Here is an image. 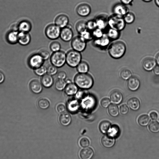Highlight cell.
Instances as JSON below:
<instances>
[{"mask_svg": "<svg viewBox=\"0 0 159 159\" xmlns=\"http://www.w3.org/2000/svg\"><path fill=\"white\" fill-rule=\"evenodd\" d=\"M74 81L79 88L87 90L93 86L94 82L93 77L87 73L77 74L74 77Z\"/></svg>", "mask_w": 159, "mask_h": 159, "instance_id": "1", "label": "cell"}, {"mask_svg": "<svg viewBox=\"0 0 159 159\" xmlns=\"http://www.w3.org/2000/svg\"><path fill=\"white\" fill-rule=\"evenodd\" d=\"M108 50L111 57L114 59H119L122 57L125 53L126 45L121 41H116L109 45Z\"/></svg>", "mask_w": 159, "mask_h": 159, "instance_id": "2", "label": "cell"}, {"mask_svg": "<svg viewBox=\"0 0 159 159\" xmlns=\"http://www.w3.org/2000/svg\"><path fill=\"white\" fill-rule=\"evenodd\" d=\"M108 24L110 28L120 31L125 28L126 23L123 16L114 14L108 18Z\"/></svg>", "mask_w": 159, "mask_h": 159, "instance_id": "3", "label": "cell"}, {"mask_svg": "<svg viewBox=\"0 0 159 159\" xmlns=\"http://www.w3.org/2000/svg\"><path fill=\"white\" fill-rule=\"evenodd\" d=\"M81 60L82 55L80 52L72 49L66 53V63L70 67H76Z\"/></svg>", "mask_w": 159, "mask_h": 159, "instance_id": "4", "label": "cell"}, {"mask_svg": "<svg viewBox=\"0 0 159 159\" xmlns=\"http://www.w3.org/2000/svg\"><path fill=\"white\" fill-rule=\"evenodd\" d=\"M66 53L61 50L53 52L50 56L52 64L57 68L63 66L66 63Z\"/></svg>", "mask_w": 159, "mask_h": 159, "instance_id": "5", "label": "cell"}, {"mask_svg": "<svg viewBox=\"0 0 159 159\" xmlns=\"http://www.w3.org/2000/svg\"><path fill=\"white\" fill-rule=\"evenodd\" d=\"M61 28L55 24L48 25L45 30L46 36L51 40H56L60 37Z\"/></svg>", "mask_w": 159, "mask_h": 159, "instance_id": "6", "label": "cell"}, {"mask_svg": "<svg viewBox=\"0 0 159 159\" xmlns=\"http://www.w3.org/2000/svg\"><path fill=\"white\" fill-rule=\"evenodd\" d=\"M80 102V108L85 112H88L92 110L95 107L96 104V98L94 97L90 94Z\"/></svg>", "mask_w": 159, "mask_h": 159, "instance_id": "7", "label": "cell"}, {"mask_svg": "<svg viewBox=\"0 0 159 159\" xmlns=\"http://www.w3.org/2000/svg\"><path fill=\"white\" fill-rule=\"evenodd\" d=\"M87 42L80 36H76L71 40V45L72 49L79 52L84 51L86 47Z\"/></svg>", "mask_w": 159, "mask_h": 159, "instance_id": "8", "label": "cell"}, {"mask_svg": "<svg viewBox=\"0 0 159 159\" xmlns=\"http://www.w3.org/2000/svg\"><path fill=\"white\" fill-rule=\"evenodd\" d=\"M66 108L70 113L77 112L80 108V101L75 98L68 99L66 103Z\"/></svg>", "mask_w": 159, "mask_h": 159, "instance_id": "9", "label": "cell"}, {"mask_svg": "<svg viewBox=\"0 0 159 159\" xmlns=\"http://www.w3.org/2000/svg\"><path fill=\"white\" fill-rule=\"evenodd\" d=\"M73 32L70 26H67L61 29L60 37L64 42H68L73 38Z\"/></svg>", "mask_w": 159, "mask_h": 159, "instance_id": "10", "label": "cell"}, {"mask_svg": "<svg viewBox=\"0 0 159 159\" xmlns=\"http://www.w3.org/2000/svg\"><path fill=\"white\" fill-rule=\"evenodd\" d=\"M44 60L38 53L32 56L30 58L29 63L30 66L34 69L43 65Z\"/></svg>", "mask_w": 159, "mask_h": 159, "instance_id": "11", "label": "cell"}, {"mask_svg": "<svg viewBox=\"0 0 159 159\" xmlns=\"http://www.w3.org/2000/svg\"><path fill=\"white\" fill-rule=\"evenodd\" d=\"M77 14L81 17H85L88 16L91 12L90 6L87 3H83L78 5L76 9Z\"/></svg>", "mask_w": 159, "mask_h": 159, "instance_id": "12", "label": "cell"}, {"mask_svg": "<svg viewBox=\"0 0 159 159\" xmlns=\"http://www.w3.org/2000/svg\"><path fill=\"white\" fill-rule=\"evenodd\" d=\"M69 22L68 16L64 14H61L56 16L54 20V24L62 29L67 26Z\"/></svg>", "mask_w": 159, "mask_h": 159, "instance_id": "13", "label": "cell"}, {"mask_svg": "<svg viewBox=\"0 0 159 159\" xmlns=\"http://www.w3.org/2000/svg\"><path fill=\"white\" fill-rule=\"evenodd\" d=\"M112 10L114 14L123 17L129 12V9L126 5L121 3L115 4Z\"/></svg>", "mask_w": 159, "mask_h": 159, "instance_id": "14", "label": "cell"}, {"mask_svg": "<svg viewBox=\"0 0 159 159\" xmlns=\"http://www.w3.org/2000/svg\"><path fill=\"white\" fill-rule=\"evenodd\" d=\"M156 61L153 57H148L144 59L142 62L143 68L148 71L152 70L156 65Z\"/></svg>", "mask_w": 159, "mask_h": 159, "instance_id": "15", "label": "cell"}, {"mask_svg": "<svg viewBox=\"0 0 159 159\" xmlns=\"http://www.w3.org/2000/svg\"><path fill=\"white\" fill-rule=\"evenodd\" d=\"M78 87L76 85L71 82L67 83L64 92L68 96L75 95L78 91Z\"/></svg>", "mask_w": 159, "mask_h": 159, "instance_id": "16", "label": "cell"}, {"mask_svg": "<svg viewBox=\"0 0 159 159\" xmlns=\"http://www.w3.org/2000/svg\"><path fill=\"white\" fill-rule=\"evenodd\" d=\"M110 39L107 35H103L101 38L95 39L94 43L95 45L101 48H105L107 47L110 42Z\"/></svg>", "mask_w": 159, "mask_h": 159, "instance_id": "17", "label": "cell"}, {"mask_svg": "<svg viewBox=\"0 0 159 159\" xmlns=\"http://www.w3.org/2000/svg\"><path fill=\"white\" fill-rule=\"evenodd\" d=\"M31 90L35 94H39L43 90V85L39 80H32L29 84Z\"/></svg>", "mask_w": 159, "mask_h": 159, "instance_id": "18", "label": "cell"}, {"mask_svg": "<svg viewBox=\"0 0 159 159\" xmlns=\"http://www.w3.org/2000/svg\"><path fill=\"white\" fill-rule=\"evenodd\" d=\"M95 20L97 27L102 30L108 25V18L105 16L102 15L98 16Z\"/></svg>", "mask_w": 159, "mask_h": 159, "instance_id": "19", "label": "cell"}, {"mask_svg": "<svg viewBox=\"0 0 159 159\" xmlns=\"http://www.w3.org/2000/svg\"><path fill=\"white\" fill-rule=\"evenodd\" d=\"M140 82L139 79L135 77H132L129 78L127 81V86L130 90L134 91L139 88Z\"/></svg>", "mask_w": 159, "mask_h": 159, "instance_id": "20", "label": "cell"}, {"mask_svg": "<svg viewBox=\"0 0 159 159\" xmlns=\"http://www.w3.org/2000/svg\"><path fill=\"white\" fill-rule=\"evenodd\" d=\"M115 138L108 134L103 136L101 139V143L102 145L107 148L113 147L115 144Z\"/></svg>", "mask_w": 159, "mask_h": 159, "instance_id": "21", "label": "cell"}, {"mask_svg": "<svg viewBox=\"0 0 159 159\" xmlns=\"http://www.w3.org/2000/svg\"><path fill=\"white\" fill-rule=\"evenodd\" d=\"M59 120L61 125L67 126L70 124L72 118L70 115L69 113L64 112L61 114L59 117Z\"/></svg>", "mask_w": 159, "mask_h": 159, "instance_id": "22", "label": "cell"}, {"mask_svg": "<svg viewBox=\"0 0 159 159\" xmlns=\"http://www.w3.org/2000/svg\"><path fill=\"white\" fill-rule=\"evenodd\" d=\"M94 152L91 148H86L82 149L80 152L79 155L81 159H91L93 157Z\"/></svg>", "mask_w": 159, "mask_h": 159, "instance_id": "23", "label": "cell"}, {"mask_svg": "<svg viewBox=\"0 0 159 159\" xmlns=\"http://www.w3.org/2000/svg\"><path fill=\"white\" fill-rule=\"evenodd\" d=\"M41 82L43 86L46 88H49L53 85L54 80L52 76L47 74L42 76Z\"/></svg>", "mask_w": 159, "mask_h": 159, "instance_id": "24", "label": "cell"}, {"mask_svg": "<svg viewBox=\"0 0 159 159\" xmlns=\"http://www.w3.org/2000/svg\"><path fill=\"white\" fill-rule=\"evenodd\" d=\"M110 98L111 101L113 103L119 104L122 102L123 96L120 92L115 90L111 93L110 95Z\"/></svg>", "mask_w": 159, "mask_h": 159, "instance_id": "25", "label": "cell"}, {"mask_svg": "<svg viewBox=\"0 0 159 159\" xmlns=\"http://www.w3.org/2000/svg\"><path fill=\"white\" fill-rule=\"evenodd\" d=\"M31 37L28 33L20 32L18 33V41L21 45H25L30 42Z\"/></svg>", "mask_w": 159, "mask_h": 159, "instance_id": "26", "label": "cell"}, {"mask_svg": "<svg viewBox=\"0 0 159 159\" xmlns=\"http://www.w3.org/2000/svg\"><path fill=\"white\" fill-rule=\"evenodd\" d=\"M127 104L131 110L134 111L138 110L140 105L139 100L135 97L129 99L127 101Z\"/></svg>", "mask_w": 159, "mask_h": 159, "instance_id": "27", "label": "cell"}, {"mask_svg": "<svg viewBox=\"0 0 159 159\" xmlns=\"http://www.w3.org/2000/svg\"><path fill=\"white\" fill-rule=\"evenodd\" d=\"M120 129L119 126L114 125H111L108 131L107 134L114 138H117L120 134Z\"/></svg>", "mask_w": 159, "mask_h": 159, "instance_id": "28", "label": "cell"}, {"mask_svg": "<svg viewBox=\"0 0 159 159\" xmlns=\"http://www.w3.org/2000/svg\"><path fill=\"white\" fill-rule=\"evenodd\" d=\"M110 122L107 120H104L101 122L99 126L100 131L102 134L107 133L111 126Z\"/></svg>", "mask_w": 159, "mask_h": 159, "instance_id": "29", "label": "cell"}, {"mask_svg": "<svg viewBox=\"0 0 159 159\" xmlns=\"http://www.w3.org/2000/svg\"><path fill=\"white\" fill-rule=\"evenodd\" d=\"M31 23L28 21H23L19 24L18 28L20 32L28 33L31 29Z\"/></svg>", "mask_w": 159, "mask_h": 159, "instance_id": "30", "label": "cell"}, {"mask_svg": "<svg viewBox=\"0 0 159 159\" xmlns=\"http://www.w3.org/2000/svg\"><path fill=\"white\" fill-rule=\"evenodd\" d=\"M89 69L88 63L85 61H81L76 67V70L79 73H87Z\"/></svg>", "mask_w": 159, "mask_h": 159, "instance_id": "31", "label": "cell"}, {"mask_svg": "<svg viewBox=\"0 0 159 159\" xmlns=\"http://www.w3.org/2000/svg\"><path fill=\"white\" fill-rule=\"evenodd\" d=\"M107 35L110 39L116 40L120 36V31L110 28L107 31Z\"/></svg>", "mask_w": 159, "mask_h": 159, "instance_id": "32", "label": "cell"}, {"mask_svg": "<svg viewBox=\"0 0 159 159\" xmlns=\"http://www.w3.org/2000/svg\"><path fill=\"white\" fill-rule=\"evenodd\" d=\"M7 39L10 43L14 44L18 41V33L16 31H11L7 34Z\"/></svg>", "mask_w": 159, "mask_h": 159, "instance_id": "33", "label": "cell"}, {"mask_svg": "<svg viewBox=\"0 0 159 159\" xmlns=\"http://www.w3.org/2000/svg\"><path fill=\"white\" fill-rule=\"evenodd\" d=\"M75 28L77 32L80 34L87 30L86 22L83 20L79 21L76 23Z\"/></svg>", "mask_w": 159, "mask_h": 159, "instance_id": "34", "label": "cell"}, {"mask_svg": "<svg viewBox=\"0 0 159 159\" xmlns=\"http://www.w3.org/2000/svg\"><path fill=\"white\" fill-rule=\"evenodd\" d=\"M108 111L110 115L114 117L117 116L119 114L118 107L116 104H110L108 108Z\"/></svg>", "mask_w": 159, "mask_h": 159, "instance_id": "35", "label": "cell"}, {"mask_svg": "<svg viewBox=\"0 0 159 159\" xmlns=\"http://www.w3.org/2000/svg\"><path fill=\"white\" fill-rule=\"evenodd\" d=\"M150 121L149 116L147 115L143 114L140 116L138 118V124L142 126L147 125Z\"/></svg>", "mask_w": 159, "mask_h": 159, "instance_id": "36", "label": "cell"}, {"mask_svg": "<svg viewBox=\"0 0 159 159\" xmlns=\"http://www.w3.org/2000/svg\"><path fill=\"white\" fill-rule=\"evenodd\" d=\"M79 36L86 42L91 40L93 38L92 31L88 30H87L80 33Z\"/></svg>", "mask_w": 159, "mask_h": 159, "instance_id": "37", "label": "cell"}, {"mask_svg": "<svg viewBox=\"0 0 159 159\" xmlns=\"http://www.w3.org/2000/svg\"><path fill=\"white\" fill-rule=\"evenodd\" d=\"M67 84L65 80L58 79L55 83V87L57 91H61L64 89Z\"/></svg>", "mask_w": 159, "mask_h": 159, "instance_id": "38", "label": "cell"}, {"mask_svg": "<svg viewBox=\"0 0 159 159\" xmlns=\"http://www.w3.org/2000/svg\"><path fill=\"white\" fill-rule=\"evenodd\" d=\"M38 105L40 109L45 110L48 109L49 107L50 103L47 99L42 98L38 100Z\"/></svg>", "mask_w": 159, "mask_h": 159, "instance_id": "39", "label": "cell"}, {"mask_svg": "<svg viewBox=\"0 0 159 159\" xmlns=\"http://www.w3.org/2000/svg\"><path fill=\"white\" fill-rule=\"evenodd\" d=\"M89 93L87 89H81L78 90L75 95V98L80 101L87 97Z\"/></svg>", "mask_w": 159, "mask_h": 159, "instance_id": "40", "label": "cell"}, {"mask_svg": "<svg viewBox=\"0 0 159 159\" xmlns=\"http://www.w3.org/2000/svg\"><path fill=\"white\" fill-rule=\"evenodd\" d=\"M149 130L153 133H159V122L157 121L151 122L148 126Z\"/></svg>", "mask_w": 159, "mask_h": 159, "instance_id": "41", "label": "cell"}, {"mask_svg": "<svg viewBox=\"0 0 159 159\" xmlns=\"http://www.w3.org/2000/svg\"><path fill=\"white\" fill-rule=\"evenodd\" d=\"M123 18L126 23L131 24L134 21L135 16L133 13L129 12L123 16Z\"/></svg>", "mask_w": 159, "mask_h": 159, "instance_id": "42", "label": "cell"}, {"mask_svg": "<svg viewBox=\"0 0 159 159\" xmlns=\"http://www.w3.org/2000/svg\"><path fill=\"white\" fill-rule=\"evenodd\" d=\"M49 48L53 52H57L60 50L61 45L60 43L57 41H53L50 44Z\"/></svg>", "mask_w": 159, "mask_h": 159, "instance_id": "43", "label": "cell"}, {"mask_svg": "<svg viewBox=\"0 0 159 159\" xmlns=\"http://www.w3.org/2000/svg\"><path fill=\"white\" fill-rule=\"evenodd\" d=\"M47 68L43 65L34 70V72L36 74L39 76H43L46 74Z\"/></svg>", "mask_w": 159, "mask_h": 159, "instance_id": "44", "label": "cell"}, {"mask_svg": "<svg viewBox=\"0 0 159 159\" xmlns=\"http://www.w3.org/2000/svg\"><path fill=\"white\" fill-rule=\"evenodd\" d=\"M103 30L98 28L92 31L93 38L95 39H99L104 35Z\"/></svg>", "mask_w": 159, "mask_h": 159, "instance_id": "45", "label": "cell"}, {"mask_svg": "<svg viewBox=\"0 0 159 159\" xmlns=\"http://www.w3.org/2000/svg\"><path fill=\"white\" fill-rule=\"evenodd\" d=\"M132 74L129 70L125 69L122 70L120 73L121 77L124 80H127L130 78Z\"/></svg>", "mask_w": 159, "mask_h": 159, "instance_id": "46", "label": "cell"}, {"mask_svg": "<svg viewBox=\"0 0 159 159\" xmlns=\"http://www.w3.org/2000/svg\"><path fill=\"white\" fill-rule=\"evenodd\" d=\"M86 25L87 30L91 31H93L97 28L95 20H88L86 22Z\"/></svg>", "mask_w": 159, "mask_h": 159, "instance_id": "47", "label": "cell"}, {"mask_svg": "<svg viewBox=\"0 0 159 159\" xmlns=\"http://www.w3.org/2000/svg\"><path fill=\"white\" fill-rule=\"evenodd\" d=\"M80 146L83 148L88 147L90 144V142L89 139L86 137H83L80 139L79 141Z\"/></svg>", "mask_w": 159, "mask_h": 159, "instance_id": "48", "label": "cell"}, {"mask_svg": "<svg viewBox=\"0 0 159 159\" xmlns=\"http://www.w3.org/2000/svg\"><path fill=\"white\" fill-rule=\"evenodd\" d=\"M57 68L52 65L47 68V73L52 76L57 74Z\"/></svg>", "mask_w": 159, "mask_h": 159, "instance_id": "49", "label": "cell"}, {"mask_svg": "<svg viewBox=\"0 0 159 159\" xmlns=\"http://www.w3.org/2000/svg\"><path fill=\"white\" fill-rule=\"evenodd\" d=\"M38 53L41 56L44 60H48L50 57V54L48 50L45 49H41Z\"/></svg>", "mask_w": 159, "mask_h": 159, "instance_id": "50", "label": "cell"}, {"mask_svg": "<svg viewBox=\"0 0 159 159\" xmlns=\"http://www.w3.org/2000/svg\"><path fill=\"white\" fill-rule=\"evenodd\" d=\"M110 99L106 98L102 99L100 102L101 105L102 107L105 108L108 107L110 104Z\"/></svg>", "mask_w": 159, "mask_h": 159, "instance_id": "51", "label": "cell"}, {"mask_svg": "<svg viewBox=\"0 0 159 159\" xmlns=\"http://www.w3.org/2000/svg\"><path fill=\"white\" fill-rule=\"evenodd\" d=\"M129 109L128 106L125 104L122 105L120 107V113L123 115H125L128 113Z\"/></svg>", "mask_w": 159, "mask_h": 159, "instance_id": "52", "label": "cell"}, {"mask_svg": "<svg viewBox=\"0 0 159 159\" xmlns=\"http://www.w3.org/2000/svg\"><path fill=\"white\" fill-rule=\"evenodd\" d=\"M66 108L65 106L62 103H59L57 105L56 107L57 111L61 114L65 112Z\"/></svg>", "mask_w": 159, "mask_h": 159, "instance_id": "53", "label": "cell"}, {"mask_svg": "<svg viewBox=\"0 0 159 159\" xmlns=\"http://www.w3.org/2000/svg\"><path fill=\"white\" fill-rule=\"evenodd\" d=\"M57 76L58 79L65 80L66 77V74L65 71H60L57 73Z\"/></svg>", "mask_w": 159, "mask_h": 159, "instance_id": "54", "label": "cell"}, {"mask_svg": "<svg viewBox=\"0 0 159 159\" xmlns=\"http://www.w3.org/2000/svg\"><path fill=\"white\" fill-rule=\"evenodd\" d=\"M150 118L153 120H156L158 117L157 113L155 111H152L150 114Z\"/></svg>", "mask_w": 159, "mask_h": 159, "instance_id": "55", "label": "cell"}, {"mask_svg": "<svg viewBox=\"0 0 159 159\" xmlns=\"http://www.w3.org/2000/svg\"><path fill=\"white\" fill-rule=\"evenodd\" d=\"M120 1L121 3L127 5L130 4L133 0H120Z\"/></svg>", "mask_w": 159, "mask_h": 159, "instance_id": "56", "label": "cell"}, {"mask_svg": "<svg viewBox=\"0 0 159 159\" xmlns=\"http://www.w3.org/2000/svg\"><path fill=\"white\" fill-rule=\"evenodd\" d=\"M154 73L157 75H159V66H156L153 70Z\"/></svg>", "mask_w": 159, "mask_h": 159, "instance_id": "57", "label": "cell"}, {"mask_svg": "<svg viewBox=\"0 0 159 159\" xmlns=\"http://www.w3.org/2000/svg\"><path fill=\"white\" fill-rule=\"evenodd\" d=\"M5 76L0 71V84L2 83L4 81Z\"/></svg>", "mask_w": 159, "mask_h": 159, "instance_id": "58", "label": "cell"}, {"mask_svg": "<svg viewBox=\"0 0 159 159\" xmlns=\"http://www.w3.org/2000/svg\"><path fill=\"white\" fill-rule=\"evenodd\" d=\"M156 61L158 66H159V52L157 54L156 56Z\"/></svg>", "mask_w": 159, "mask_h": 159, "instance_id": "59", "label": "cell"}, {"mask_svg": "<svg viewBox=\"0 0 159 159\" xmlns=\"http://www.w3.org/2000/svg\"><path fill=\"white\" fill-rule=\"evenodd\" d=\"M154 2L156 5L159 7V0H154Z\"/></svg>", "mask_w": 159, "mask_h": 159, "instance_id": "60", "label": "cell"}, {"mask_svg": "<svg viewBox=\"0 0 159 159\" xmlns=\"http://www.w3.org/2000/svg\"><path fill=\"white\" fill-rule=\"evenodd\" d=\"M145 2H151L152 0H142Z\"/></svg>", "mask_w": 159, "mask_h": 159, "instance_id": "61", "label": "cell"}]
</instances>
